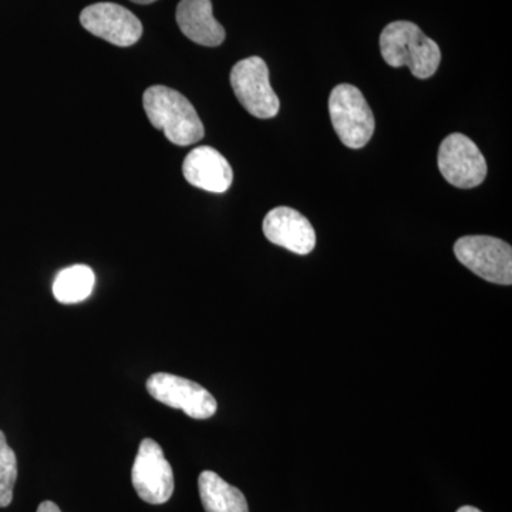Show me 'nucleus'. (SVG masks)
Instances as JSON below:
<instances>
[{
  "label": "nucleus",
  "instance_id": "7ed1b4c3",
  "mask_svg": "<svg viewBox=\"0 0 512 512\" xmlns=\"http://www.w3.org/2000/svg\"><path fill=\"white\" fill-rule=\"evenodd\" d=\"M329 114L333 128L346 147L359 150L375 133V117L357 87L339 84L329 97Z\"/></svg>",
  "mask_w": 512,
  "mask_h": 512
},
{
  "label": "nucleus",
  "instance_id": "39448f33",
  "mask_svg": "<svg viewBox=\"0 0 512 512\" xmlns=\"http://www.w3.org/2000/svg\"><path fill=\"white\" fill-rule=\"evenodd\" d=\"M231 86L242 107L256 119H272L279 113L281 103L269 82L268 66L261 57H248L235 64Z\"/></svg>",
  "mask_w": 512,
  "mask_h": 512
},
{
  "label": "nucleus",
  "instance_id": "1a4fd4ad",
  "mask_svg": "<svg viewBox=\"0 0 512 512\" xmlns=\"http://www.w3.org/2000/svg\"><path fill=\"white\" fill-rule=\"evenodd\" d=\"M80 23L87 32L114 46L136 45L143 36L140 19L117 3L106 2L87 6L80 15Z\"/></svg>",
  "mask_w": 512,
  "mask_h": 512
},
{
  "label": "nucleus",
  "instance_id": "20e7f679",
  "mask_svg": "<svg viewBox=\"0 0 512 512\" xmlns=\"http://www.w3.org/2000/svg\"><path fill=\"white\" fill-rule=\"evenodd\" d=\"M454 254L471 272L497 285L512 284V248L503 239L470 235L458 239Z\"/></svg>",
  "mask_w": 512,
  "mask_h": 512
},
{
  "label": "nucleus",
  "instance_id": "6e6552de",
  "mask_svg": "<svg viewBox=\"0 0 512 512\" xmlns=\"http://www.w3.org/2000/svg\"><path fill=\"white\" fill-rule=\"evenodd\" d=\"M437 164L447 183L463 190L478 187L487 177V163L483 153L473 140L461 133L444 138Z\"/></svg>",
  "mask_w": 512,
  "mask_h": 512
},
{
  "label": "nucleus",
  "instance_id": "f8f14e48",
  "mask_svg": "<svg viewBox=\"0 0 512 512\" xmlns=\"http://www.w3.org/2000/svg\"><path fill=\"white\" fill-rule=\"evenodd\" d=\"M178 26L197 45L217 47L225 40V29L214 18L211 0H181L177 6Z\"/></svg>",
  "mask_w": 512,
  "mask_h": 512
},
{
  "label": "nucleus",
  "instance_id": "4468645a",
  "mask_svg": "<svg viewBox=\"0 0 512 512\" xmlns=\"http://www.w3.org/2000/svg\"><path fill=\"white\" fill-rule=\"evenodd\" d=\"M96 275L87 265H74L63 269L53 282V295L64 305L86 301L92 295Z\"/></svg>",
  "mask_w": 512,
  "mask_h": 512
},
{
  "label": "nucleus",
  "instance_id": "dca6fc26",
  "mask_svg": "<svg viewBox=\"0 0 512 512\" xmlns=\"http://www.w3.org/2000/svg\"><path fill=\"white\" fill-rule=\"evenodd\" d=\"M37 512H62V511H60V508L57 507V505L55 503H52V501H43V503L39 505V508H37Z\"/></svg>",
  "mask_w": 512,
  "mask_h": 512
},
{
  "label": "nucleus",
  "instance_id": "0eeeda50",
  "mask_svg": "<svg viewBox=\"0 0 512 512\" xmlns=\"http://www.w3.org/2000/svg\"><path fill=\"white\" fill-rule=\"evenodd\" d=\"M147 390L157 402L183 410L191 419L207 420L217 413L215 397L201 384L184 377L156 373L147 380Z\"/></svg>",
  "mask_w": 512,
  "mask_h": 512
},
{
  "label": "nucleus",
  "instance_id": "2eb2a0df",
  "mask_svg": "<svg viewBox=\"0 0 512 512\" xmlns=\"http://www.w3.org/2000/svg\"><path fill=\"white\" fill-rule=\"evenodd\" d=\"M18 478V460L9 447L5 434L0 431V508L9 507L13 500V488Z\"/></svg>",
  "mask_w": 512,
  "mask_h": 512
},
{
  "label": "nucleus",
  "instance_id": "423d86ee",
  "mask_svg": "<svg viewBox=\"0 0 512 512\" xmlns=\"http://www.w3.org/2000/svg\"><path fill=\"white\" fill-rule=\"evenodd\" d=\"M134 490L148 504L167 503L174 493V473L157 441L144 439L131 470Z\"/></svg>",
  "mask_w": 512,
  "mask_h": 512
},
{
  "label": "nucleus",
  "instance_id": "f3484780",
  "mask_svg": "<svg viewBox=\"0 0 512 512\" xmlns=\"http://www.w3.org/2000/svg\"><path fill=\"white\" fill-rule=\"evenodd\" d=\"M457 512H483L478 510L476 507H471V505H466V507L458 508Z\"/></svg>",
  "mask_w": 512,
  "mask_h": 512
},
{
  "label": "nucleus",
  "instance_id": "ddd939ff",
  "mask_svg": "<svg viewBox=\"0 0 512 512\" xmlns=\"http://www.w3.org/2000/svg\"><path fill=\"white\" fill-rule=\"evenodd\" d=\"M198 488L205 512H249L247 498L214 471H202Z\"/></svg>",
  "mask_w": 512,
  "mask_h": 512
},
{
  "label": "nucleus",
  "instance_id": "9b49d317",
  "mask_svg": "<svg viewBox=\"0 0 512 512\" xmlns=\"http://www.w3.org/2000/svg\"><path fill=\"white\" fill-rule=\"evenodd\" d=\"M185 180L200 190L222 194L228 191L234 180L231 164L215 148H194L183 164Z\"/></svg>",
  "mask_w": 512,
  "mask_h": 512
},
{
  "label": "nucleus",
  "instance_id": "f03ea898",
  "mask_svg": "<svg viewBox=\"0 0 512 512\" xmlns=\"http://www.w3.org/2000/svg\"><path fill=\"white\" fill-rule=\"evenodd\" d=\"M143 106L150 123L164 131L168 141L185 147L204 138V124L194 106L177 90L153 86L144 92Z\"/></svg>",
  "mask_w": 512,
  "mask_h": 512
},
{
  "label": "nucleus",
  "instance_id": "9d476101",
  "mask_svg": "<svg viewBox=\"0 0 512 512\" xmlns=\"http://www.w3.org/2000/svg\"><path fill=\"white\" fill-rule=\"evenodd\" d=\"M264 234L269 242L293 254L308 255L316 247V232L311 222L293 208L269 211L264 220Z\"/></svg>",
  "mask_w": 512,
  "mask_h": 512
},
{
  "label": "nucleus",
  "instance_id": "f257e3e1",
  "mask_svg": "<svg viewBox=\"0 0 512 512\" xmlns=\"http://www.w3.org/2000/svg\"><path fill=\"white\" fill-rule=\"evenodd\" d=\"M380 52L392 67H409L417 79H429L439 69L441 50L433 39L413 22L389 23L380 35Z\"/></svg>",
  "mask_w": 512,
  "mask_h": 512
},
{
  "label": "nucleus",
  "instance_id": "a211bd4d",
  "mask_svg": "<svg viewBox=\"0 0 512 512\" xmlns=\"http://www.w3.org/2000/svg\"><path fill=\"white\" fill-rule=\"evenodd\" d=\"M131 2L138 3V5H150V3L157 2V0H131Z\"/></svg>",
  "mask_w": 512,
  "mask_h": 512
}]
</instances>
